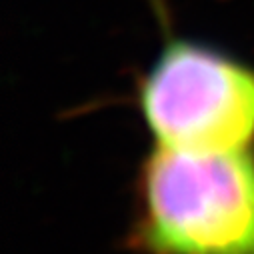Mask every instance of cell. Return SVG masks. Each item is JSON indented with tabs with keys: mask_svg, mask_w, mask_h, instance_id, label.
<instances>
[{
	"mask_svg": "<svg viewBox=\"0 0 254 254\" xmlns=\"http://www.w3.org/2000/svg\"><path fill=\"white\" fill-rule=\"evenodd\" d=\"M130 244L144 254H254V148L154 146L138 172Z\"/></svg>",
	"mask_w": 254,
	"mask_h": 254,
	"instance_id": "1",
	"label": "cell"
},
{
	"mask_svg": "<svg viewBox=\"0 0 254 254\" xmlns=\"http://www.w3.org/2000/svg\"><path fill=\"white\" fill-rule=\"evenodd\" d=\"M136 102L158 146L254 148V66L216 46L168 38L138 82Z\"/></svg>",
	"mask_w": 254,
	"mask_h": 254,
	"instance_id": "2",
	"label": "cell"
}]
</instances>
